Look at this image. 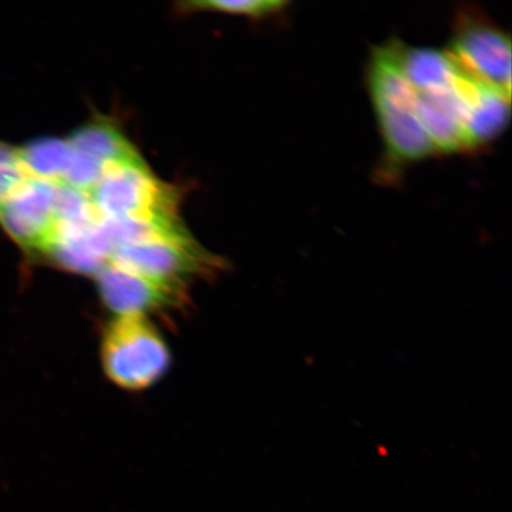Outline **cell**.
<instances>
[{"mask_svg": "<svg viewBox=\"0 0 512 512\" xmlns=\"http://www.w3.org/2000/svg\"><path fill=\"white\" fill-rule=\"evenodd\" d=\"M371 101L389 156L407 163L435 152L416 110V95L383 48L374 51L369 67Z\"/></svg>", "mask_w": 512, "mask_h": 512, "instance_id": "1", "label": "cell"}, {"mask_svg": "<svg viewBox=\"0 0 512 512\" xmlns=\"http://www.w3.org/2000/svg\"><path fill=\"white\" fill-rule=\"evenodd\" d=\"M100 355L107 379L130 392L151 388L171 364L168 344L144 316H115L102 335Z\"/></svg>", "mask_w": 512, "mask_h": 512, "instance_id": "2", "label": "cell"}, {"mask_svg": "<svg viewBox=\"0 0 512 512\" xmlns=\"http://www.w3.org/2000/svg\"><path fill=\"white\" fill-rule=\"evenodd\" d=\"M88 195L102 219L175 216L174 191L146 164L106 166Z\"/></svg>", "mask_w": 512, "mask_h": 512, "instance_id": "3", "label": "cell"}, {"mask_svg": "<svg viewBox=\"0 0 512 512\" xmlns=\"http://www.w3.org/2000/svg\"><path fill=\"white\" fill-rule=\"evenodd\" d=\"M111 260L162 283L183 287L184 281L206 275L216 260L188 233L151 239L117 249Z\"/></svg>", "mask_w": 512, "mask_h": 512, "instance_id": "4", "label": "cell"}, {"mask_svg": "<svg viewBox=\"0 0 512 512\" xmlns=\"http://www.w3.org/2000/svg\"><path fill=\"white\" fill-rule=\"evenodd\" d=\"M465 72L484 85L511 95V44L509 36L486 19L459 17L448 50Z\"/></svg>", "mask_w": 512, "mask_h": 512, "instance_id": "5", "label": "cell"}, {"mask_svg": "<svg viewBox=\"0 0 512 512\" xmlns=\"http://www.w3.org/2000/svg\"><path fill=\"white\" fill-rule=\"evenodd\" d=\"M59 184L29 177L0 206V227L32 258L40 256L53 238Z\"/></svg>", "mask_w": 512, "mask_h": 512, "instance_id": "6", "label": "cell"}, {"mask_svg": "<svg viewBox=\"0 0 512 512\" xmlns=\"http://www.w3.org/2000/svg\"><path fill=\"white\" fill-rule=\"evenodd\" d=\"M102 302L115 316H144L183 304V287L162 283L113 260L94 275Z\"/></svg>", "mask_w": 512, "mask_h": 512, "instance_id": "7", "label": "cell"}, {"mask_svg": "<svg viewBox=\"0 0 512 512\" xmlns=\"http://www.w3.org/2000/svg\"><path fill=\"white\" fill-rule=\"evenodd\" d=\"M382 48L416 93L452 91L465 76L464 69L448 50L409 47L399 41Z\"/></svg>", "mask_w": 512, "mask_h": 512, "instance_id": "8", "label": "cell"}, {"mask_svg": "<svg viewBox=\"0 0 512 512\" xmlns=\"http://www.w3.org/2000/svg\"><path fill=\"white\" fill-rule=\"evenodd\" d=\"M41 258L64 271L95 275L111 260L112 248L98 221L82 227H56Z\"/></svg>", "mask_w": 512, "mask_h": 512, "instance_id": "9", "label": "cell"}, {"mask_svg": "<svg viewBox=\"0 0 512 512\" xmlns=\"http://www.w3.org/2000/svg\"><path fill=\"white\" fill-rule=\"evenodd\" d=\"M509 118V96L478 83L471 95L464 121L467 149L490 143L503 132Z\"/></svg>", "mask_w": 512, "mask_h": 512, "instance_id": "10", "label": "cell"}, {"mask_svg": "<svg viewBox=\"0 0 512 512\" xmlns=\"http://www.w3.org/2000/svg\"><path fill=\"white\" fill-rule=\"evenodd\" d=\"M70 145L100 164H145L142 156L117 127L105 120H94L70 134Z\"/></svg>", "mask_w": 512, "mask_h": 512, "instance_id": "11", "label": "cell"}, {"mask_svg": "<svg viewBox=\"0 0 512 512\" xmlns=\"http://www.w3.org/2000/svg\"><path fill=\"white\" fill-rule=\"evenodd\" d=\"M25 170L31 177L60 184L73 147L68 139L42 138L18 147Z\"/></svg>", "mask_w": 512, "mask_h": 512, "instance_id": "12", "label": "cell"}, {"mask_svg": "<svg viewBox=\"0 0 512 512\" xmlns=\"http://www.w3.org/2000/svg\"><path fill=\"white\" fill-rule=\"evenodd\" d=\"M87 192L59 184L56 202V227H82L100 221Z\"/></svg>", "mask_w": 512, "mask_h": 512, "instance_id": "13", "label": "cell"}, {"mask_svg": "<svg viewBox=\"0 0 512 512\" xmlns=\"http://www.w3.org/2000/svg\"><path fill=\"white\" fill-rule=\"evenodd\" d=\"M192 10H210L226 12V14L245 15L253 18H264L283 11L286 2L281 0H206V2H191L185 4Z\"/></svg>", "mask_w": 512, "mask_h": 512, "instance_id": "14", "label": "cell"}, {"mask_svg": "<svg viewBox=\"0 0 512 512\" xmlns=\"http://www.w3.org/2000/svg\"><path fill=\"white\" fill-rule=\"evenodd\" d=\"M104 171V165L73 147L72 156H70L60 184L89 194V191L99 182Z\"/></svg>", "mask_w": 512, "mask_h": 512, "instance_id": "15", "label": "cell"}, {"mask_svg": "<svg viewBox=\"0 0 512 512\" xmlns=\"http://www.w3.org/2000/svg\"><path fill=\"white\" fill-rule=\"evenodd\" d=\"M18 147L0 142V206L29 178Z\"/></svg>", "mask_w": 512, "mask_h": 512, "instance_id": "16", "label": "cell"}]
</instances>
